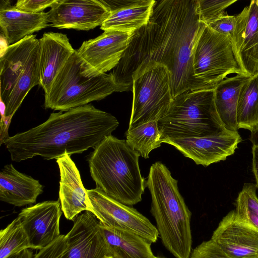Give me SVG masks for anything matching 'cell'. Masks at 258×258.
<instances>
[{
  "instance_id": "cell-1",
  "label": "cell",
  "mask_w": 258,
  "mask_h": 258,
  "mask_svg": "<svg viewBox=\"0 0 258 258\" xmlns=\"http://www.w3.org/2000/svg\"><path fill=\"white\" fill-rule=\"evenodd\" d=\"M205 25L197 0L156 1L148 23L133 32L110 73L114 83L122 90H131L134 73L152 61L167 68L173 98L187 91L207 89L193 71L194 48Z\"/></svg>"
},
{
  "instance_id": "cell-2",
  "label": "cell",
  "mask_w": 258,
  "mask_h": 258,
  "mask_svg": "<svg viewBox=\"0 0 258 258\" xmlns=\"http://www.w3.org/2000/svg\"><path fill=\"white\" fill-rule=\"evenodd\" d=\"M119 125L115 117L91 104L51 113L42 124L9 137L3 141L12 161L40 156L57 159L68 154H81L111 135Z\"/></svg>"
},
{
  "instance_id": "cell-3",
  "label": "cell",
  "mask_w": 258,
  "mask_h": 258,
  "mask_svg": "<svg viewBox=\"0 0 258 258\" xmlns=\"http://www.w3.org/2000/svg\"><path fill=\"white\" fill-rule=\"evenodd\" d=\"M139 156L125 140L112 135L105 137L88 159L96 188L128 206L140 202L146 181L141 173Z\"/></svg>"
},
{
  "instance_id": "cell-4",
  "label": "cell",
  "mask_w": 258,
  "mask_h": 258,
  "mask_svg": "<svg viewBox=\"0 0 258 258\" xmlns=\"http://www.w3.org/2000/svg\"><path fill=\"white\" fill-rule=\"evenodd\" d=\"M158 125L162 143L167 139L213 136L227 131L217 111L214 88L189 90L173 98Z\"/></svg>"
},
{
  "instance_id": "cell-5",
  "label": "cell",
  "mask_w": 258,
  "mask_h": 258,
  "mask_svg": "<svg viewBox=\"0 0 258 258\" xmlns=\"http://www.w3.org/2000/svg\"><path fill=\"white\" fill-rule=\"evenodd\" d=\"M146 186L151 196V212L162 242L174 245L189 239L191 213L179 192L177 180L163 163L158 161L151 166Z\"/></svg>"
},
{
  "instance_id": "cell-6",
  "label": "cell",
  "mask_w": 258,
  "mask_h": 258,
  "mask_svg": "<svg viewBox=\"0 0 258 258\" xmlns=\"http://www.w3.org/2000/svg\"><path fill=\"white\" fill-rule=\"evenodd\" d=\"M39 58L36 35L4 49L0 57V97L9 111L16 112L29 91L40 85Z\"/></svg>"
},
{
  "instance_id": "cell-7",
  "label": "cell",
  "mask_w": 258,
  "mask_h": 258,
  "mask_svg": "<svg viewBox=\"0 0 258 258\" xmlns=\"http://www.w3.org/2000/svg\"><path fill=\"white\" fill-rule=\"evenodd\" d=\"M114 92L116 87L111 75L86 76L75 50L56 76L48 93L45 94L44 106L67 111L103 99Z\"/></svg>"
},
{
  "instance_id": "cell-8",
  "label": "cell",
  "mask_w": 258,
  "mask_h": 258,
  "mask_svg": "<svg viewBox=\"0 0 258 258\" xmlns=\"http://www.w3.org/2000/svg\"><path fill=\"white\" fill-rule=\"evenodd\" d=\"M133 100L128 128L163 118L173 98L167 68L149 61L133 75Z\"/></svg>"
},
{
  "instance_id": "cell-9",
  "label": "cell",
  "mask_w": 258,
  "mask_h": 258,
  "mask_svg": "<svg viewBox=\"0 0 258 258\" xmlns=\"http://www.w3.org/2000/svg\"><path fill=\"white\" fill-rule=\"evenodd\" d=\"M193 71L207 89L214 88L229 75L244 74L229 37L206 24L194 48Z\"/></svg>"
},
{
  "instance_id": "cell-10",
  "label": "cell",
  "mask_w": 258,
  "mask_h": 258,
  "mask_svg": "<svg viewBox=\"0 0 258 258\" xmlns=\"http://www.w3.org/2000/svg\"><path fill=\"white\" fill-rule=\"evenodd\" d=\"M86 192L91 212L103 225L134 233L150 243L156 242L157 228L137 210L111 199L96 187Z\"/></svg>"
},
{
  "instance_id": "cell-11",
  "label": "cell",
  "mask_w": 258,
  "mask_h": 258,
  "mask_svg": "<svg viewBox=\"0 0 258 258\" xmlns=\"http://www.w3.org/2000/svg\"><path fill=\"white\" fill-rule=\"evenodd\" d=\"M133 32L107 30L96 38L84 41L76 52L84 74L94 77L113 69L119 63Z\"/></svg>"
},
{
  "instance_id": "cell-12",
  "label": "cell",
  "mask_w": 258,
  "mask_h": 258,
  "mask_svg": "<svg viewBox=\"0 0 258 258\" xmlns=\"http://www.w3.org/2000/svg\"><path fill=\"white\" fill-rule=\"evenodd\" d=\"M241 141L238 132L227 130L216 135L167 139L163 143L174 146L197 165L206 167L233 154Z\"/></svg>"
},
{
  "instance_id": "cell-13",
  "label": "cell",
  "mask_w": 258,
  "mask_h": 258,
  "mask_svg": "<svg viewBox=\"0 0 258 258\" xmlns=\"http://www.w3.org/2000/svg\"><path fill=\"white\" fill-rule=\"evenodd\" d=\"M47 12L50 26L90 30L101 26L110 12L100 0H57Z\"/></svg>"
},
{
  "instance_id": "cell-14",
  "label": "cell",
  "mask_w": 258,
  "mask_h": 258,
  "mask_svg": "<svg viewBox=\"0 0 258 258\" xmlns=\"http://www.w3.org/2000/svg\"><path fill=\"white\" fill-rule=\"evenodd\" d=\"M62 212L59 200L44 201L22 210L18 217L31 249H43L61 235L59 222Z\"/></svg>"
},
{
  "instance_id": "cell-15",
  "label": "cell",
  "mask_w": 258,
  "mask_h": 258,
  "mask_svg": "<svg viewBox=\"0 0 258 258\" xmlns=\"http://www.w3.org/2000/svg\"><path fill=\"white\" fill-rule=\"evenodd\" d=\"M73 221V226L66 235V246L61 258L110 257L100 221L93 213L85 211Z\"/></svg>"
},
{
  "instance_id": "cell-16",
  "label": "cell",
  "mask_w": 258,
  "mask_h": 258,
  "mask_svg": "<svg viewBox=\"0 0 258 258\" xmlns=\"http://www.w3.org/2000/svg\"><path fill=\"white\" fill-rule=\"evenodd\" d=\"M211 239L231 258H258V230L234 210L222 218Z\"/></svg>"
},
{
  "instance_id": "cell-17",
  "label": "cell",
  "mask_w": 258,
  "mask_h": 258,
  "mask_svg": "<svg viewBox=\"0 0 258 258\" xmlns=\"http://www.w3.org/2000/svg\"><path fill=\"white\" fill-rule=\"evenodd\" d=\"M236 25L230 38L243 73L258 75V1L249 5L237 16Z\"/></svg>"
},
{
  "instance_id": "cell-18",
  "label": "cell",
  "mask_w": 258,
  "mask_h": 258,
  "mask_svg": "<svg viewBox=\"0 0 258 258\" xmlns=\"http://www.w3.org/2000/svg\"><path fill=\"white\" fill-rule=\"evenodd\" d=\"M39 41L40 85L47 94L56 76L75 50L64 34L45 33Z\"/></svg>"
},
{
  "instance_id": "cell-19",
  "label": "cell",
  "mask_w": 258,
  "mask_h": 258,
  "mask_svg": "<svg viewBox=\"0 0 258 258\" xmlns=\"http://www.w3.org/2000/svg\"><path fill=\"white\" fill-rule=\"evenodd\" d=\"M59 175V201L66 218L73 220L83 211H90L87 192L80 172L70 156L65 154L56 160Z\"/></svg>"
},
{
  "instance_id": "cell-20",
  "label": "cell",
  "mask_w": 258,
  "mask_h": 258,
  "mask_svg": "<svg viewBox=\"0 0 258 258\" xmlns=\"http://www.w3.org/2000/svg\"><path fill=\"white\" fill-rule=\"evenodd\" d=\"M50 26L48 13H29L12 6L9 1L0 4V26L8 45Z\"/></svg>"
},
{
  "instance_id": "cell-21",
  "label": "cell",
  "mask_w": 258,
  "mask_h": 258,
  "mask_svg": "<svg viewBox=\"0 0 258 258\" xmlns=\"http://www.w3.org/2000/svg\"><path fill=\"white\" fill-rule=\"evenodd\" d=\"M43 191L39 180L6 165L0 172V200L16 207L35 203Z\"/></svg>"
},
{
  "instance_id": "cell-22",
  "label": "cell",
  "mask_w": 258,
  "mask_h": 258,
  "mask_svg": "<svg viewBox=\"0 0 258 258\" xmlns=\"http://www.w3.org/2000/svg\"><path fill=\"white\" fill-rule=\"evenodd\" d=\"M99 227L112 258H155L150 242L134 233L108 227L99 223Z\"/></svg>"
},
{
  "instance_id": "cell-23",
  "label": "cell",
  "mask_w": 258,
  "mask_h": 258,
  "mask_svg": "<svg viewBox=\"0 0 258 258\" xmlns=\"http://www.w3.org/2000/svg\"><path fill=\"white\" fill-rule=\"evenodd\" d=\"M252 77L237 74L227 77L214 88V100L218 115L226 130L238 132L236 108L242 86Z\"/></svg>"
},
{
  "instance_id": "cell-24",
  "label": "cell",
  "mask_w": 258,
  "mask_h": 258,
  "mask_svg": "<svg viewBox=\"0 0 258 258\" xmlns=\"http://www.w3.org/2000/svg\"><path fill=\"white\" fill-rule=\"evenodd\" d=\"M156 1L142 0L137 4L110 13L100 27L105 31L133 32L147 24Z\"/></svg>"
},
{
  "instance_id": "cell-25",
  "label": "cell",
  "mask_w": 258,
  "mask_h": 258,
  "mask_svg": "<svg viewBox=\"0 0 258 258\" xmlns=\"http://www.w3.org/2000/svg\"><path fill=\"white\" fill-rule=\"evenodd\" d=\"M238 128L253 132L258 129V75L252 77L241 87L236 108Z\"/></svg>"
},
{
  "instance_id": "cell-26",
  "label": "cell",
  "mask_w": 258,
  "mask_h": 258,
  "mask_svg": "<svg viewBox=\"0 0 258 258\" xmlns=\"http://www.w3.org/2000/svg\"><path fill=\"white\" fill-rule=\"evenodd\" d=\"M125 137L128 145L145 159L148 158L149 153L153 150L160 147L162 143V134L159 129L157 121L128 128Z\"/></svg>"
},
{
  "instance_id": "cell-27",
  "label": "cell",
  "mask_w": 258,
  "mask_h": 258,
  "mask_svg": "<svg viewBox=\"0 0 258 258\" xmlns=\"http://www.w3.org/2000/svg\"><path fill=\"white\" fill-rule=\"evenodd\" d=\"M28 248H31V246L20 219L17 217L0 231V258H7Z\"/></svg>"
},
{
  "instance_id": "cell-28",
  "label": "cell",
  "mask_w": 258,
  "mask_h": 258,
  "mask_svg": "<svg viewBox=\"0 0 258 258\" xmlns=\"http://www.w3.org/2000/svg\"><path fill=\"white\" fill-rule=\"evenodd\" d=\"M256 185L244 184L235 201L234 209L237 217L258 230V198Z\"/></svg>"
},
{
  "instance_id": "cell-29",
  "label": "cell",
  "mask_w": 258,
  "mask_h": 258,
  "mask_svg": "<svg viewBox=\"0 0 258 258\" xmlns=\"http://www.w3.org/2000/svg\"><path fill=\"white\" fill-rule=\"evenodd\" d=\"M200 21L209 25L225 13L227 8L237 0H197Z\"/></svg>"
},
{
  "instance_id": "cell-30",
  "label": "cell",
  "mask_w": 258,
  "mask_h": 258,
  "mask_svg": "<svg viewBox=\"0 0 258 258\" xmlns=\"http://www.w3.org/2000/svg\"><path fill=\"white\" fill-rule=\"evenodd\" d=\"M189 258H231L211 239L203 241L191 251Z\"/></svg>"
},
{
  "instance_id": "cell-31",
  "label": "cell",
  "mask_w": 258,
  "mask_h": 258,
  "mask_svg": "<svg viewBox=\"0 0 258 258\" xmlns=\"http://www.w3.org/2000/svg\"><path fill=\"white\" fill-rule=\"evenodd\" d=\"M236 25V17L224 13L217 19L208 25L215 31L225 35L230 38L235 31Z\"/></svg>"
},
{
  "instance_id": "cell-32",
  "label": "cell",
  "mask_w": 258,
  "mask_h": 258,
  "mask_svg": "<svg viewBox=\"0 0 258 258\" xmlns=\"http://www.w3.org/2000/svg\"><path fill=\"white\" fill-rule=\"evenodd\" d=\"M66 246V236L61 235L47 247L39 250L33 258H61Z\"/></svg>"
},
{
  "instance_id": "cell-33",
  "label": "cell",
  "mask_w": 258,
  "mask_h": 258,
  "mask_svg": "<svg viewBox=\"0 0 258 258\" xmlns=\"http://www.w3.org/2000/svg\"><path fill=\"white\" fill-rule=\"evenodd\" d=\"M57 0H19L14 7L18 10L29 13H39L51 7Z\"/></svg>"
},
{
  "instance_id": "cell-34",
  "label": "cell",
  "mask_w": 258,
  "mask_h": 258,
  "mask_svg": "<svg viewBox=\"0 0 258 258\" xmlns=\"http://www.w3.org/2000/svg\"><path fill=\"white\" fill-rule=\"evenodd\" d=\"M100 1L111 13L139 4L142 0H100Z\"/></svg>"
},
{
  "instance_id": "cell-35",
  "label": "cell",
  "mask_w": 258,
  "mask_h": 258,
  "mask_svg": "<svg viewBox=\"0 0 258 258\" xmlns=\"http://www.w3.org/2000/svg\"><path fill=\"white\" fill-rule=\"evenodd\" d=\"M252 170L255 179V184L258 188V146H252Z\"/></svg>"
},
{
  "instance_id": "cell-36",
  "label": "cell",
  "mask_w": 258,
  "mask_h": 258,
  "mask_svg": "<svg viewBox=\"0 0 258 258\" xmlns=\"http://www.w3.org/2000/svg\"><path fill=\"white\" fill-rule=\"evenodd\" d=\"M33 252L29 248L24 249L21 252L11 255L7 258H33Z\"/></svg>"
},
{
  "instance_id": "cell-37",
  "label": "cell",
  "mask_w": 258,
  "mask_h": 258,
  "mask_svg": "<svg viewBox=\"0 0 258 258\" xmlns=\"http://www.w3.org/2000/svg\"><path fill=\"white\" fill-rule=\"evenodd\" d=\"M249 140L252 146H258V129L251 133Z\"/></svg>"
},
{
  "instance_id": "cell-38",
  "label": "cell",
  "mask_w": 258,
  "mask_h": 258,
  "mask_svg": "<svg viewBox=\"0 0 258 258\" xmlns=\"http://www.w3.org/2000/svg\"><path fill=\"white\" fill-rule=\"evenodd\" d=\"M155 258H163V257L155 256Z\"/></svg>"
},
{
  "instance_id": "cell-39",
  "label": "cell",
  "mask_w": 258,
  "mask_h": 258,
  "mask_svg": "<svg viewBox=\"0 0 258 258\" xmlns=\"http://www.w3.org/2000/svg\"><path fill=\"white\" fill-rule=\"evenodd\" d=\"M106 258H112V257H109V256H107V257H106Z\"/></svg>"
},
{
  "instance_id": "cell-40",
  "label": "cell",
  "mask_w": 258,
  "mask_h": 258,
  "mask_svg": "<svg viewBox=\"0 0 258 258\" xmlns=\"http://www.w3.org/2000/svg\"><path fill=\"white\" fill-rule=\"evenodd\" d=\"M258 1V0H257Z\"/></svg>"
}]
</instances>
